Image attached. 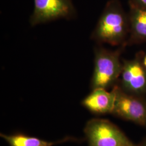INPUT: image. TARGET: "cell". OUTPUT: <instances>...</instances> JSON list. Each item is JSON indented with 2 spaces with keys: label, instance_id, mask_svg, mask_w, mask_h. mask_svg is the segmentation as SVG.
Wrapping results in <instances>:
<instances>
[{
  "label": "cell",
  "instance_id": "6da1fadb",
  "mask_svg": "<svg viewBox=\"0 0 146 146\" xmlns=\"http://www.w3.org/2000/svg\"><path fill=\"white\" fill-rule=\"evenodd\" d=\"M128 19L120 2L110 0L104 8L92 38L98 42L119 45L124 42L129 29Z\"/></svg>",
  "mask_w": 146,
  "mask_h": 146
},
{
  "label": "cell",
  "instance_id": "7a4b0ae2",
  "mask_svg": "<svg viewBox=\"0 0 146 146\" xmlns=\"http://www.w3.org/2000/svg\"><path fill=\"white\" fill-rule=\"evenodd\" d=\"M120 55L119 51L111 52L104 48L95 49L94 73L91 82L93 90L107 89L115 84L123 68Z\"/></svg>",
  "mask_w": 146,
  "mask_h": 146
},
{
  "label": "cell",
  "instance_id": "3957f363",
  "mask_svg": "<svg viewBox=\"0 0 146 146\" xmlns=\"http://www.w3.org/2000/svg\"><path fill=\"white\" fill-rule=\"evenodd\" d=\"M84 133L88 146H136L109 121L93 119L88 122Z\"/></svg>",
  "mask_w": 146,
  "mask_h": 146
},
{
  "label": "cell",
  "instance_id": "277c9868",
  "mask_svg": "<svg viewBox=\"0 0 146 146\" xmlns=\"http://www.w3.org/2000/svg\"><path fill=\"white\" fill-rule=\"evenodd\" d=\"M34 9L30 18L34 26L57 19H72L76 11L72 0H34Z\"/></svg>",
  "mask_w": 146,
  "mask_h": 146
},
{
  "label": "cell",
  "instance_id": "5b68a950",
  "mask_svg": "<svg viewBox=\"0 0 146 146\" xmlns=\"http://www.w3.org/2000/svg\"><path fill=\"white\" fill-rule=\"evenodd\" d=\"M114 88L116 100L113 113L125 120L146 126V102L126 93L117 86Z\"/></svg>",
  "mask_w": 146,
  "mask_h": 146
},
{
  "label": "cell",
  "instance_id": "8992f818",
  "mask_svg": "<svg viewBox=\"0 0 146 146\" xmlns=\"http://www.w3.org/2000/svg\"><path fill=\"white\" fill-rule=\"evenodd\" d=\"M121 82L127 91L140 94L146 90V69L137 60L126 61L123 64Z\"/></svg>",
  "mask_w": 146,
  "mask_h": 146
},
{
  "label": "cell",
  "instance_id": "52a82bcc",
  "mask_svg": "<svg viewBox=\"0 0 146 146\" xmlns=\"http://www.w3.org/2000/svg\"><path fill=\"white\" fill-rule=\"evenodd\" d=\"M115 100L116 92L114 88L110 92L107 91L106 89H95L84 99L82 104L94 113H113Z\"/></svg>",
  "mask_w": 146,
  "mask_h": 146
},
{
  "label": "cell",
  "instance_id": "ba28073f",
  "mask_svg": "<svg viewBox=\"0 0 146 146\" xmlns=\"http://www.w3.org/2000/svg\"><path fill=\"white\" fill-rule=\"evenodd\" d=\"M1 137L8 143L9 146H54L68 141H75V139L69 137L56 141H46L36 137L20 133L11 135L1 133Z\"/></svg>",
  "mask_w": 146,
  "mask_h": 146
},
{
  "label": "cell",
  "instance_id": "9c48e42d",
  "mask_svg": "<svg viewBox=\"0 0 146 146\" xmlns=\"http://www.w3.org/2000/svg\"><path fill=\"white\" fill-rule=\"evenodd\" d=\"M129 23L131 37L146 41V8L130 6Z\"/></svg>",
  "mask_w": 146,
  "mask_h": 146
},
{
  "label": "cell",
  "instance_id": "30bf717a",
  "mask_svg": "<svg viewBox=\"0 0 146 146\" xmlns=\"http://www.w3.org/2000/svg\"><path fill=\"white\" fill-rule=\"evenodd\" d=\"M129 5L146 8V0H129Z\"/></svg>",
  "mask_w": 146,
  "mask_h": 146
},
{
  "label": "cell",
  "instance_id": "8fae6325",
  "mask_svg": "<svg viewBox=\"0 0 146 146\" xmlns=\"http://www.w3.org/2000/svg\"><path fill=\"white\" fill-rule=\"evenodd\" d=\"M143 66L145 67V68L146 69V56H145V58H143Z\"/></svg>",
  "mask_w": 146,
  "mask_h": 146
},
{
  "label": "cell",
  "instance_id": "7c38bea8",
  "mask_svg": "<svg viewBox=\"0 0 146 146\" xmlns=\"http://www.w3.org/2000/svg\"><path fill=\"white\" fill-rule=\"evenodd\" d=\"M144 146H146V142L145 143V144L144 145Z\"/></svg>",
  "mask_w": 146,
  "mask_h": 146
}]
</instances>
